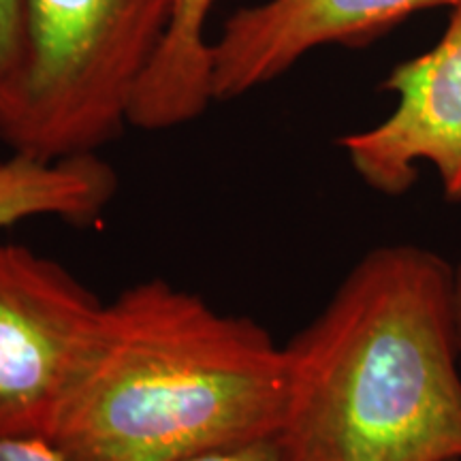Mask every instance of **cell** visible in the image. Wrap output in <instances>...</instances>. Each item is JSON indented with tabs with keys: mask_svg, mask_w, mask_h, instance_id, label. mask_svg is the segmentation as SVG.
Here are the masks:
<instances>
[{
	"mask_svg": "<svg viewBox=\"0 0 461 461\" xmlns=\"http://www.w3.org/2000/svg\"><path fill=\"white\" fill-rule=\"evenodd\" d=\"M285 353L293 461H461L455 269L434 250L372 248Z\"/></svg>",
	"mask_w": 461,
	"mask_h": 461,
	"instance_id": "cell-1",
	"label": "cell"
},
{
	"mask_svg": "<svg viewBox=\"0 0 461 461\" xmlns=\"http://www.w3.org/2000/svg\"><path fill=\"white\" fill-rule=\"evenodd\" d=\"M286 353L163 278L103 305L51 445L65 461H190L280 434Z\"/></svg>",
	"mask_w": 461,
	"mask_h": 461,
	"instance_id": "cell-2",
	"label": "cell"
},
{
	"mask_svg": "<svg viewBox=\"0 0 461 461\" xmlns=\"http://www.w3.org/2000/svg\"><path fill=\"white\" fill-rule=\"evenodd\" d=\"M169 14L171 0H24V58L0 105L3 143L58 160L115 140Z\"/></svg>",
	"mask_w": 461,
	"mask_h": 461,
	"instance_id": "cell-3",
	"label": "cell"
},
{
	"mask_svg": "<svg viewBox=\"0 0 461 461\" xmlns=\"http://www.w3.org/2000/svg\"><path fill=\"white\" fill-rule=\"evenodd\" d=\"M103 305L56 258L0 241V438L51 440Z\"/></svg>",
	"mask_w": 461,
	"mask_h": 461,
	"instance_id": "cell-4",
	"label": "cell"
},
{
	"mask_svg": "<svg viewBox=\"0 0 461 461\" xmlns=\"http://www.w3.org/2000/svg\"><path fill=\"white\" fill-rule=\"evenodd\" d=\"M383 88L397 96L393 112L338 141L350 167L378 193L402 194L428 163L445 197L461 201V9L440 41L397 65Z\"/></svg>",
	"mask_w": 461,
	"mask_h": 461,
	"instance_id": "cell-5",
	"label": "cell"
},
{
	"mask_svg": "<svg viewBox=\"0 0 461 461\" xmlns=\"http://www.w3.org/2000/svg\"><path fill=\"white\" fill-rule=\"evenodd\" d=\"M461 9V0H261L227 17L212 41L214 101H233L272 84L310 51L357 48L412 14Z\"/></svg>",
	"mask_w": 461,
	"mask_h": 461,
	"instance_id": "cell-6",
	"label": "cell"
},
{
	"mask_svg": "<svg viewBox=\"0 0 461 461\" xmlns=\"http://www.w3.org/2000/svg\"><path fill=\"white\" fill-rule=\"evenodd\" d=\"M216 0H171L169 26L132 96L129 126L169 131L184 126L214 101L207 22Z\"/></svg>",
	"mask_w": 461,
	"mask_h": 461,
	"instance_id": "cell-7",
	"label": "cell"
},
{
	"mask_svg": "<svg viewBox=\"0 0 461 461\" xmlns=\"http://www.w3.org/2000/svg\"><path fill=\"white\" fill-rule=\"evenodd\" d=\"M118 190V176L96 154L43 160L11 154L0 160V229L28 218L95 222Z\"/></svg>",
	"mask_w": 461,
	"mask_h": 461,
	"instance_id": "cell-8",
	"label": "cell"
},
{
	"mask_svg": "<svg viewBox=\"0 0 461 461\" xmlns=\"http://www.w3.org/2000/svg\"><path fill=\"white\" fill-rule=\"evenodd\" d=\"M24 58V0H0V105L14 88Z\"/></svg>",
	"mask_w": 461,
	"mask_h": 461,
	"instance_id": "cell-9",
	"label": "cell"
},
{
	"mask_svg": "<svg viewBox=\"0 0 461 461\" xmlns=\"http://www.w3.org/2000/svg\"><path fill=\"white\" fill-rule=\"evenodd\" d=\"M190 461H293L282 448L278 438L246 442V445L221 448V451L201 455Z\"/></svg>",
	"mask_w": 461,
	"mask_h": 461,
	"instance_id": "cell-10",
	"label": "cell"
},
{
	"mask_svg": "<svg viewBox=\"0 0 461 461\" xmlns=\"http://www.w3.org/2000/svg\"><path fill=\"white\" fill-rule=\"evenodd\" d=\"M0 461H65L43 438H0Z\"/></svg>",
	"mask_w": 461,
	"mask_h": 461,
	"instance_id": "cell-11",
	"label": "cell"
},
{
	"mask_svg": "<svg viewBox=\"0 0 461 461\" xmlns=\"http://www.w3.org/2000/svg\"><path fill=\"white\" fill-rule=\"evenodd\" d=\"M455 336H457V350L461 363V265L455 269Z\"/></svg>",
	"mask_w": 461,
	"mask_h": 461,
	"instance_id": "cell-12",
	"label": "cell"
}]
</instances>
